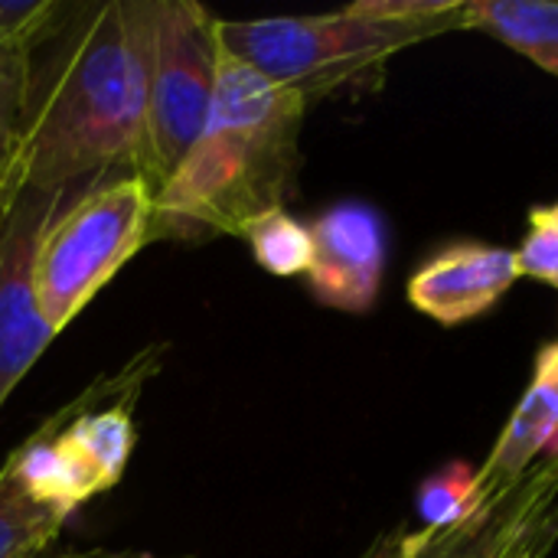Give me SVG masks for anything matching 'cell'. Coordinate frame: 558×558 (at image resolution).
Returning <instances> with one entry per match:
<instances>
[{"label": "cell", "mask_w": 558, "mask_h": 558, "mask_svg": "<svg viewBox=\"0 0 558 558\" xmlns=\"http://www.w3.org/2000/svg\"><path fill=\"white\" fill-rule=\"evenodd\" d=\"M72 7L59 0H0V52L29 56L39 43L62 33Z\"/></svg>", "instance_id": "cell-15"}, {"label": "cell", "mask_w": 558, "mask_h": 558, "mask_svg": "<svg viewBox=\"0 0 558 558\" xmlns=\"http://www.w3.org/2000/svg\"><path fill=\"white\" fill-rule=\"evenodd\" d=\"M10 209H13V206H10ZM0 226H3V222H0Z\"/></svg>", "instance_id": "cell-20"}, {"label": "cell", "mask_w": 558, "mask_h": 558, "mask_svg": "<svg viewBox=\"0 0 558 558\" xmlns=\"http://www.w3.org/2000/svg\"><path fill=\"white\" fill-rule=\"evenodd\" d=\"M307 101L219 46L216 98L190 154L157 190L154 239L239 235L281 209L301 163Z\"/></svg>", "instance_id": "cell-2"}, {"label": "cell", "mask_w": 558, "mask_h": 558, "mask_svg": "<svg viewBox=\"0 0 558 558\" xmlns=\"http://www.w3.org/2000/svg\"><path fill=\"white\" fill-rule=\"evenodd\" d=\"M468 29H484L558 78L556 0H468Z\"/></svg>", "instance_id": "cell-11"}, {"label": "cell", "mask_w": 558, "mask_h": 558, "mask_svg": "<svg viewBox=\"0 0 558 558\" xmlns=\"http://www.w3.org/2000/svg\"><path fill=\"white\" fill-rule=\"evenodd\" d=\"M160 0L72 7L56 56L29 75L20 128L26 186L85 190L118 173H144L147 88Z\"/></svg>", "instance_id": "cell-1"}, {"label": "cell", "mask_w": 558, "mask_h": 558, "mask_svg": "<svg viewBox=\"0 0 558 558\" xmlns=\"http://www.w3.org/2000/svg\"><path fill=\"white\" fill-rule=\"evenodd\" d=\"M216 16L193 0H160L147 88V157L154 190L180 167L216 98Z\"/></svg>", "instance_id": "cell-5"}, {"label": "cell", "mask_w": 558, "mask_h": 558, "mask_svg": "<svg viewBox=\"0 0 558 558\" xmlns=\"http://www.w3.org/2000/svg\"><path fill=\"white\" fill-rule=\"evenodd\" d=\"M451 29H468V0H373L317 16H216V39L226 52L307 105L337 92L379 88L396 52Z\"/></svg>", "instance_id": "cell-3"}, {"label": "cell", "mask_w": 558, "mask_h": 558, "mask_svg": "<svg viewBox=\"0 0 558 558\" xmlns=\"http://www.w3.org/2000/svg\"><path fill=\"white\" fill-rule=\"evenodd\" d=\"M484 504L487 500L477 490V468H471L468 461H454L422 481L415 513H418L422 530L441 533V530H451V526H461L464 520H471Z\"/></svg>", "instance_id": "cell-14"}, {"label": "cell", "mask_w": 558, "mask_h": 558, "mask_svg": "<svg viewBox=\"0 0 558 558\" xmlns=\"http://www.w3.org/2000/svg\"><path fill=\"white\" fill-rule=\"evenodd\" d=\"M69 193L75 190L46 193L23 186L0 226V409L46 353V347L59 337L39 314L33 258L49 216Z\"/></svg>", "instance_id": "cell-7"}, {"label": "cell", "mask_w": 558, "mask_h": 558, "mask_svg": "<svg viewBox=\"0 0 558 558\" xmlns=\"http://www.w3.org/2000/svg\"><path fill=\"white\" fill-rule=\"evenodd\" d=\"M558 546V458L490 497L461 526L392 530L363 558H549Z\"/></svg>", "instance_id": "cell-6"}, {"label": "cell", "mask_w": 558, "mask_h": 558, "mask_svg": "<svg viewBox=\"0 0 558 558\" xmlns=\"http://www.w3.org/2000/svg\"><path fill=\"white\" fill-rule=\"evenodd\" d=\"M314 262L307 268L311 294L333 311L366 314L386 271V226L366 203H337L311 222Z\"/></svg>", "instance_id": "cell-8"}, {"label": "cell", "mask_w": 558, "mask_h": 558, "mask_svg": "<svg viewBox=\"0 0 558 558\" xmlns=\"http://www.w3.org/2000/svg\"><path fill=\"white\" fill-rule=\"evenodd\" d=\"M157 190L144 173H118L69 193L49 216L33 258L36 304L62 333L98 291L154 242Z\"/></svg>", "instance_id": "cell-4"}, {"label": "cell", "mask_w": 558, "mask_h": 558, "mask_svg": "<svg viewBox=\"0 0 558 558\" xmlns=\"http://www.w3.org/2000/svg\"><path fill=\"white\" fill-rule=\"evenodd\" d=\"M517 262L520 275L558 288V203L530 209V229L523 245L517 248Z\"/></svg>", "instance_id": "cell-17"}, {"label": "cell", "mask_w": 558, "mask_h": 558, "mask_svg": "<svg viewBox=\"0 0 558 558\" xmlns=\"http://www.w3.org/2000/svg\"><path fill=\"white\" fill-rule=\"evenodd\" d=\"M558 458V340L536 356V373L500 432L490 458L477 468V490L484 500L520 484L539 461Z\"/></svg>", "instance_id": "cell-10"}, {"label": "cell", "mask_w": 558, "mask_h": 558, "mask_svg": "<svg viewBox=\"0 0 558 558\" xmlns=\"http://www.w3.org/2000/svg\"><path fill=\"white\" fill-rule=\"evenodd\" d=\"M23 186H26V163H23V154L16 150L13 160L0 173V222L7 219V213L16 203V196L23 193Z\"/></svg>", "instance_id": "cell-18"}, {"label": "cell", "mask_w": 558, "mask_h": 558, "mask_svg": "<svg viewBox=\"0 0 558 558\" xmlns=\"http://www.w3.org/2000/svg\"><path fill=\"white\" fill-rule=\"evenodd\" d=\"M520 278L517 252L461 242L432 255L409 281V301L445 327L468 324L490 311Z\"/></svg>", "instance_id": "cell-9"}, {"label": "cell", "mask_w": 558, "mask_h": 558, "mask_svg": "<svg viewBox=\"0 0 558 558\" xmlns=\"http://www.w3.org/2000/svg\"><path fill=\"white\" fill-rule=\"evenodd\" d=\"M39 558H196V556H157L144 549H75V553H43Z\"/></svg>", "instance_id": "cell-19"}, {"label": "cell", "mask_w": 558, "mask_h": 558, "mask_svg": "<svg viewBox=\"0 0 558 558\" xmlns=\"http://www.w3.org/2000/svg\"><path fill=\"white\" fill-rule=\"evenodd\" d=\"M239 239L248 242L255 262L278 278H291V275H307L311 262H314V239H311V226L298 222L284 206L281 209H268L255 219H248L239 232Z\"/></svg>", "instance_id": "cell-12"}, {"label": "cell", "mask_w": 558, "mask_h": 558, "mask_svg": "<svg viewBox=\"0 0 558 558\" xmlns=\"http://www.w3.org/2000/svg\"><path fill=\"white\" fill-rule=\"evenodd\" d=\"M62 526L65 520L59 513L33 504L0 471V558H39L49 553Z\"/></svg>", "instance_id": "cell-13"}, {"label": "cell", "mask_w": 558, "mask_h": 558, "mask_svg": "<svg viewBox=\"0 0 558 558\" xmlns=\"http://www.w3.org/2000/svg\"><path fill=\"white\" fill-rule=\"evenodd\" d=\"M29 56L0 52V173L20 150V128L29 98Z\"/></svg>", "instance_id": "cell-16"}]
</instances>
